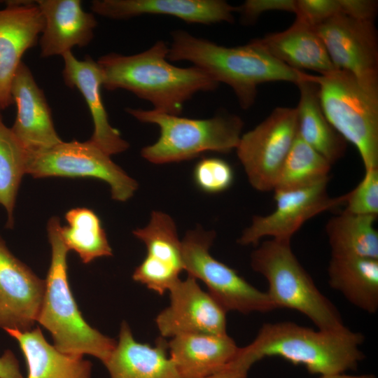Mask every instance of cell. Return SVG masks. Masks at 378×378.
<instances>
[{
    "label": "cell",
    "mask_w": 378,
    "mask_h": 378,
    "mask_svg": "<svg viewBox=\"0 0 378 378\" xmlns=\"http://www.w3.org/2000/svg\"><path fill=\"white\" fill-rule=\"evenodd\" d=\"M65 218L67 225L60 227L62 241L69 251L78 253L83 263L113 255L101 220L92 210L74 208L66 212Z\"/></svg>",
    "instance_id": "cell-28"
},
{
    "label": "cell",
    "mask_w": 378,
    "mask_h": 378,
    "mask_svg": "<svg viewBox=\"0 0 378 378\" xmlns=\"http://www.w3.org/2000/svg\"><path fill=\"white\" fill-rule=\"evenodd\" d=\"M133 234L145 244L147 254L132 279L162 295L180 279L184 270L182 243L175 223L168 214L154 211L148 224Z\"/></svg>",
    "instance_id": "cell-14"
},
{
    "label": "cell",
    "mask_w": 378,
    "mask_h": 378,
    "mask_svg": "<svg viewBox=\"0 0 378 378\" xmlns=\"http://www.w3.org/2000/svg\"><path fill=\"white\" fill-rule=\"evenodd\" d=\"M247 374L239 371L230 366L205 378H246Z\"/></svg>",
    "instance_id": "cell-37"
},
{
    "label": "cell",
    "mask_w": 378,
    "mask_h": 378,
    "mask_svg": "<svg viewBox=\"0 0 378 378\" xmlns=\"http://www.w3.org/2000/svg\"><path fill=\"white\" fill-rule=\"evenodd\" d=\"M365 336L347 327L330 331L284 321L264 323L255 338L239 349L229 365L248 374L253 364L278 356L295 365H303L313 374L327 375L356 370L364 358L360 346Z\"/></svg>",
    "instance_id": "cell-1"
},
{
    "label": "cell",
    "mask_w": 378,
    "mask_h": 378,
    "mask_svg": "<svg viewBox=\"0 0 378 378\" xmlns=\"http://www.w3.org/2000/svg\"><path fill=\"white\" fill-rule=\"evenodd\" d=\"M331 165L297 135L281 167L273 191L300 188L329 181Z\"/></svg>",
    "instance_id": "cell-29"
},
{
    "label": "cell",
    "mask_w": 378,
    "mask_h": 378,
    "mask_svg": "<svg viewBox=\"0 0 378 378\" xmlns=\"http://www.w3.org/2000/svg\"><path fill=\"white\" fill-rule=\"evenodd\" d=\"M216 237L202 227L189 230L182 243L184 270L203 281L211 296L227 312L266 313L275 307L266 292L247 282L238 272L215 259L209 248Z\"/></svg>",
    "instance_id": "cell-8"
},
{
    "label": "cell",
    "mask_w": 378,
    "mask_h": 378,
    "mask_svg": "<svg viewBox=\"0 0 378 378\" xmlns=\"http://www.w3.org/2000/svg\"><path fill=\"white\" fill-rule=\"evenodd\" d=\"M374 21L337 15L314 28L337 69L378 87V43Z\"/></svg>",
    "instance_id": "cell-12"
},
{
    "label": "cell",
    "mask_w": 378,
    "mask_h": 378,
    "mask_svg": "<svg viewBox=\"0 0 378 378\" xmlns=\"http://www.w3.org/2000/svg\"><path fill=\"white\" fill-rule=\"evenodd\" d=\"M328 283L351 304L368 314L378 310V260L331 256Z\"/></svg>",
    "instance_id": "cell-26"
},
{
    "label": "cell",
    "mask_w": 378,
    "mask_h": 378,
    "mask_svg": "<svg viewBox=\"0 0 378 378\" xmlns=\"http://www.w3.org/2000/svg\"><path fill=\"white\" fill-rule=\"evenodd\" d=\"M168 354L181 378H205L226 368L239 347L227 333L184 334L167 342Z\"/></svg>",
    "instance_id": "cell-21"
},
{
    "label": "cell",
    "mask_w": 378,
    "mask_h": 378,
    "mask_svg": "<svg viewBox=\"0 0 378 378\" xmlns=\"http://www.w3.org/2000/svg\"><path fill=\"white\" fill-rule=\"evenodd\" d=\"M60 227L58 217L50 218L47 231L51 260L36 322L50 332L53 345L59 351L74 356L90 355L104 363L116 341L91 327L78 309L68 281L69 250L62 241Z\"/></svg>",
    "instance_id": "cell-4"
},
{
    "label": "cell",
    "mask_w": 378,
    "mask_h": 378,
    "mask_svg": "<svg viewBox=\"0 0 378 378\" xmlns=\"http://www.w3.org/2000/svg\"><path fill=\"white\" fill-rule=\"evenodd\" d=\"M27 174L34 178L100 179L109 185L112 198L120 202L131 198L138 188L137 182L90 140L62 141L48 150L29 153Z\"/></svg>",
    "instance_id": "cell-9"
},
{
    "label": "cell",
    "mask_w": 378,
    "mask_h": 378,
    "mask_svg": "<svg viewBox=\"0 0 378 378\" xmlns=\"http://www.w3.org/2000/svg\"><path fill=\"white\" fill-rule=\"evenodd\" d=\"M298 135L296 109L278 107L253 130L241 134L236 148L251 186L273 190L284 162Z\"/></svg>",
    "instance_id": "cell-10"
},
{
    "label": "cell",
    "mask_w": 378,
    "mask_h": 378,
    "mask_svg": "<svg viewBox=\"0 0 378 378\" xmlns=\"http://www.w3.org/2000/svg\"><path fill=\"white\" fill-rule=\"evenodd\" d=\"M169 45L155 42L141 52L123 55L108 53L97 62L103 74V88L124 89L147 100L155 111L180 115L183 104L199 92H209L219 85L202 69L183 68L170 64Z\"/></svg>",
    "instance_id": "cell-2"
},
{
    "label": "cell",
    "mask_w": 378,
    "mask_h": 378,
    "mask_svg": "<svg viewBox=\"0 0 378 378\" xmlns=\"http://www.w3.org/2000/svg\"><path fill=\"white\" fill-rule=\"evenodd\" d=\"M91 10L113 20L142 15H169L188 23L232 22L237 7L223 0H94Z\"/></svg>",
    "instance_id": "cell-18"
},
{
    "label": "cell",
    "mask_w": 378,
    "mask_h": 378,
    "mask_svg": "<svg viewBox=\"0 0 378 378\" xmlns=\"http://www.w3.org/2000/svg\"><path fill=\"white\" fill-rule=\"evenodd\" d=\"M195 185L209 194L222 192L232 184L234 172L231 166L218 158H205L200 160L193 171Z\"/></svg>",
    "instance_id": "cell-31"
},
{
    "label": "cell",
    "mask_w": 378,
    "mask_h": 378,
    "mask_svg": "<svg viewBox=\"0 0 378 378\" xmlns=\"http://www.w3.org/2000/svg\"><path fill=\"white\" fill-rule=\"evenodd\" d=\"M4 330L19 344L27 363V378H91L90 361L57 350L38 326L25 331Z\"/></svg>",
    "instance_id": "cell-24"
},
{
    "label": "cell",
    "mask_w": 378,
    "mask_h": 378,
    "mask_svg": "<svg viewBox=\"0 0 378 378\" xmlns=\"http://www.w3.org/2000/svg\"><path fill=\"white\" fill-rule=\"evenodd\" d=\"M45 288L46 281L18 259L0 237V328L32 329Z\"/></svg>",
    "instance_id": "cell-15"
},
{
    "label": "cell",
    "mask_w": 378,
    "mask_h": 378,
    "mask_svg": "<svg viewBox=\"0 0 378 378\" xmlns=\"http://www.w3.org/2000/svg\"><path fill=\"white\" fill-rule=\"evenodd\" d=\"M29 152L3 121L0 113V204L7 212L6 226L14 224L13 211L22 176L27 174Z\"/></svg>",
    "instance_id": "cell-30"
},
{
    "label": "cell",
    "mask_w": 378,
    "mask_h": 378,
    "mask_svg": "<svg viewBox=\"0 0 378 378\" xmlns=\"http://www.w3.org/2000/svg\"><path fill=\"white\" fill-rule=\"evenodd\" d=\"M36 4L44 20L39 41L41 57L62 56L92 40L97 22L83 10L80 0H37Z\"/></svg>",
    "instance_id": "cell-20"
},
{
    "label": "cell",
    "mask_w": 378,
    "mask_h": 378,
    "mask_svg": "<svg viewBox=\"0 0 378 378\" xmlns=\"http://www.w3.org/2000/svg\"><path fill=\"white\" fill-rule=\"evenodd\" d=\"M295 0H247L237 11L240 12L244 23L251 24L262 14L269 11L295 12Z\"/></svg>",
    "instance_id": "cell-34"
},
{
    "label": "cell",
    "mask_w": 378,
    "mask_h": 378,
    "mask_svg": "<svg viewBox=\"0 0 378 378\" xmlns=\"http://www.w3.org/2000/svg\"><path fill=\"white\" fill-rule=\"evenodd\" d=\"M296 85L300 90L295 108L298 135L332 164L344 155L346 141L327 120L321 106L318 85L303 71Z\"/></svg>",
    "instance_id": "cell-25"
},
{
    "label": "cell",
    "mask_w": 378,
    "mask_h": 378,
    "mask_svg": "<svg viewBox=\"0 0 378 378\" xmlns=\"http://www.w3.org/2000/svg\"><path fill=\"white\" fill-rule=\"evenodd\" d=\"M251 265L267 280L266 293L276 309L298 311L319 330L337 331L346 328L340 312L297 259L290 241H265L252 252Z\"/></svg>",
    "instance_id": "cell-5"
},
{
    "label": "cell",
    "mask_w": 378,
    "mask_h": 378,
    "mask_svg": "<svg viewBox=\"0 0 378 378\" xmlns=\"http://www.w3.org/2000/svg\"><path fill=\"white\" fill-rule=\"evenodd\" d=\"M318 378H377L373 374H363L359 375H350L344 373L321 375Z\"/></svg>",
    "instance_id": "cell-38"
},
{
    "label": "cell",
    "mask_w": 378,
    "mask_h": 378,
    "mask_svg": "<svg viewBox=\"0 0 378 378\" xmlns=\"http://www.w3.org/2000/svg\"><path fill=\"white\" fill-rule=\"evenodd\" d=\"M110 378H181L169 356L167 342L160 337L154 346L137 342L122 321L118 340L103 363Z\"/></svg>",
    "instance_id": "cell-22"
},
{
    "label": "cell",
    "mask_w": 378,
    "mask_h": 378,
    "mask_svg": "<svg viewBox=\"0 0 378 378\" xmlns=\"http://www.w3.org/2000/svg\"><path fill=\"white\" fill-rule=\"evenodd\" d=\"M256 39L272 56L294 69L319 74L337 69L314 28L300 20L284 31Z\"/></svg>",
    "instance_id": "cell-23"
},
{
    "label": "cell",
    "mask_w": 378,
    "mask_h": 378,
    "mask_svg": "<svg viewBox=\"0 0 378 378\" xmlns=\"http://www.w3.org/2000/svg\"><path fill=\"white\" fill-rule=\"evenodd\" d=\"M169 305L156 317L160 337L184 334H226L227 312L191 276L169 290Z\"/></svg>",
    "instance_id": "cell-13"
},
{
    "label": "cell",
    "mask_w": 378,
    "mask_h": 378,
    "mask_svg": "<svg viewBox=\"0 0 378 378\" xmlns=\"http://www.w3.org/2000/svg\"><path fill=\"white\" fill-rule=\"evenodd\" d=\"M0 10V111L13 103L10 88L25 52L35 46L44 20L37 4L8 1Z\"/></svg>",
    "instance_id": "cell-16"
},
{
    "label": "cell",
    "mask_w": 378,
    "mask_h": 378,
    "mask_svg": "<svg viewBox=\"0 0 378 378\" xmlns=\"http://www.w3.org/2000/svg\"><path fill=\"white\" fill-rule=\"evenodd\" d=\"M377 216L343 211L326 223V232L332 257H356L378 260Z\"/></svg>",
    "instance_id": "cell-27"
},
{
    "label": "cell",
    "mask_w": 378,
    "mask_h": 378,
    "mask_svg": "<svg viewBox=\"0 0 378 378\" xmlns=\"http://www.w3.org/2000/svg\"><path fill=\"white\" fill-rule=\"evenodd\" d=\"M345 195L344 211L377 216L378 169L365 170L363 179L354 190Z\"/></svg>",
    "instance_id": "cell-32"
},
{
    "label": "cell",
    "mask_w": 378,
    "mask_h": 378,
    "mask_svg": "<svg viewBox=\"0 0 378 378\" xmlns=\"http://www.w3.org/2000/svg\"><path fill=\"white\" fill-rule=\"evenodd\" d=\"M10 94L17 106L16 118L10 129L29 153L41 152L63 141L55 128L43 90L22 62L13 80Z\"/></svg>",
    "instance_id": "cell-17"
},
{
    "label": "cell",
    "mask_w": 378,
    "mask_h": 378,
    "mask_svg": "<svg viewBox=\"0 0 378 378\" xmlns=\"http://www.w3.org/2000/svg\"><path fill=\"white\" fill-rule=\"evenodd\" d=\"M62 57L64 83L80 92L89 108L94 127L90 140L110 156L126 150L129 144L110 124L102 102L103 74L97 62L88 55L80 60L71 51L66 52Z\"/></svg>",
    "instance_id": "cell-19"
},
{
    "label": "cell",
    "mask_w": 378,
    "mask_h": 378,
    "mask_svg": "<svg viewBox=\"0 0 378 378\" xmlns=\"http://www.w3.org/2000/svg\"><path fill=\"white\" fill-rule=\"evenodd\" d=\"M306 76L318 85L327 120L356 146L365 170L378 169V87L340 69Z\"/></svg>",
    "instance_id": "cell-6"
},
{
    "label": "cell",
    "mask_w": 378,
    "mask_h": 378,
    "mask_svg": "<svg viewBox=\"0 0 378 378\" xmlns=\"http://www.w3.org/2000/svg\"><path fill=\"white\" fill-rule=\"evenodd\" d=\"M0 378H24L18 359L10 350L5 351L0 356Z\"/></svg>",
    "instance_id": "cell-36"
},
{
    "label": "cell",
    "mask_w": 378,
    "mask_h": 378,
    "mask_svg": "<svg viewBox=\"0 0 378 378\" xmlns=\"http://www.w3.org/2000/svg\"><path fill=\"white\" fill-rule=\"evenodd\" d=\"M140 122L157 125L160 136L142 148L141 156L154 164L191 160L206 151L229 153L236 149L244 122L234 114L220 113L207 119H191L154 109L127 108Z\"/></svg>",
    "instance_id": "cell-7"
},
{
    "label": "cell",
    "mask_w": 378,
    "mask_h": 378,
    "mask_svg": "<svg viewBox=\"0 0 378 378\" xmlns=\"http://www.w3.org/2000/svg\"><path fill=\"white\" fill-rule=\"evenodd\" d=\"M168 59L188 61L218 83L227 84L244 109L254 104L259 85L276 81L296 84L302 71L274 58L256 38L244 46L225 47L181 29L172 32Z\"/></svg>",
    "instance_id": "cell-3"
},
{
    "label": "cell",
    "mask_w": 378,
    "mask_h": 378,
    "mask_svg": "<svg viewBox=\"0 0 378 378\" xmlns=\"http://www.w3.org/2000/svg\"><path fill=\"white\" fill-rule=\"evenodd\" d=\"M328 181L309 186L274 190L276 208L265 216H254L237 239L240 245H257L263 237L290 241L302 225L315 216L345 202L346 195L330 197Z\"/></svg>",
    "instance_id": "cell-11"
},
{
    "label": "cell",
    "mask_w": 378,
    "mask_h": 378,
    "mask_svg": "<svg viewBox=\"0 0 378 378\" xmlns=\"http://www.w3.org/2000/svg\"><path fill=\"white\" fill-rule=\"evenodd\" d=\"M341 14L352 18L374 20L377 1L372 0H340Z\"/></svg>",
    "instance_id": "cell-35"
},
{
    "label": "cell",
    "mask_w": 378,
    "mask_h": 378,
    "mask_svg": "<svg viewBox=\"0 0 378 378\" xmlns=\"http://www.w3.org/2000/svg\"><path fill=\"white\" fill-rule=\"evenodd\" d=\"M296 19L314 27L341 14L340 0H295Z\"/></svg>",
    "instance_id": "cell-33"
}]
</instances>
